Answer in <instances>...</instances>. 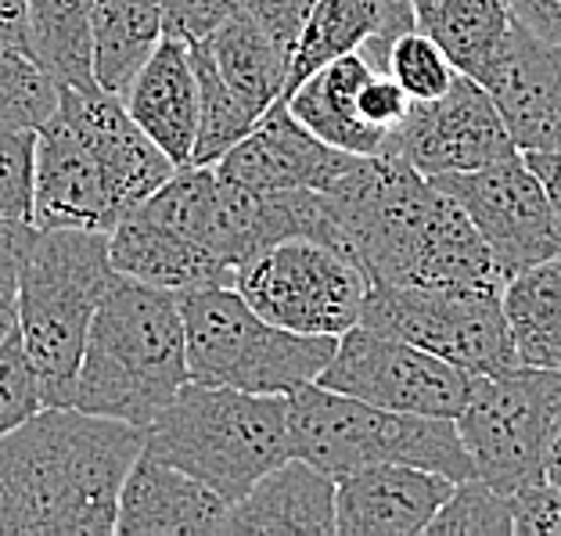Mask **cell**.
<instances>
[{
  "label": "cell",
  "mask_w": 561,
  "mask_h": 536,
  "mask_svg": "<svg viewBox=\"0 0 561 536\" xmlns=\"http://www.w3.org/2000/svg\"><path fill=\"white\" fill-rule=\"evenodd\" d=\"M454 421L476 476L512 497L543 479L547 451L561 425V372L518 364L482 375Z\"/></svg>",
  "instance_id": "8fae6325"
},
{
  "label": "cell",
  "mask_w": 561,
  "mask_h": 536,
  "mask_svg": "<svg viewBox=\"0 0 561 536\" xmlns=\"http://www.w3.org/2000/svg\"><path fill=\"white\" fill-rule=\"evenodd\" d=\"M33 130L0 126V216L33 224Z\"/></svg>",
  "instance_id": "d6a6232c"
},
{
  "label": "cell",
  "mask_w": 561,
  "mask_h": 536,
  "mask_svg": "<svg viewBox=\"0 0 561 536\" xmlns=\"http://www.w3.org/2000/svg\"><path fill=\"white\" fill-rule=\"evenodd\" d=\"M507 4L526 33L547 44H561V0H507Z\"/></svg>",
  "instance_id": "74e56055"
},
{
  "label": "cell",
  "mask_w": 561,
  "mask_h": 536,
  "mask_svg": "<svg viewBox=\"0 0 561 536\" xmlns=\"http://www.w3.org/2000/svg\"><path fill=\"white\" fill-rule=\"evenodd\" d=\"M522 156H526L529 170L540 176V184L547 191V198H551L554 216L561 224V148H554V151H522Z\"/></svg>",
  "instance_id": "60d3db41"
},
{
  "label": "cell",
  "mask_w": 561,
  "mask_h": 536,
  "mask_svg": "<svg viewBox=\"0 0 561 536\" xmlns=\"http://www.w3.org/2000/svg\"><path fill=\"white\" fill-rule=\"evenodd\" d=\"M504 317L518 364L561 372V256L507 277Z\"/></svg>",
  "instance_id": "484cf974"
},
{
  "label": "cell",
  "mask_w": 561,
  "mask_h": 536,
  "mask_svg": "<svg viewBox=\"0 0 561 536\" xmlns=\"http://www.w3.org/2000/svg\"><path fill=\"white\" fill-rule=\"evenodd\" d=\"M36 411H44L41 381H36L22 335L15 331L0 342V436L25 425Z\"/></svg>",
  "instance_id": "1f68e13d"
},
{
  "label": "cell",
  "mask_w": 561,
  "mask_h": 536,
  "mask_svg": "<svg viewBox=\"0 0 561 536\" xmlns=\"http://www.w3.org/2000/svg\"><path fill=\"white\" fill-rule=\"evenodd\" d=\"M356 159L350 151H339L313 137L291 116L288 101L280 98L256 119V126L227 151L216 166L224 181L256 187V191H328L346 176Z\"/></svg>",
  "instance_id": "9a60e30c"
},
{
  "label": "cell",
  "mask_w": 561,
  "mask_h": 536,
  "mask_svg": "<svg viewBox=\"0 0 561 536\" xmlns=\"http://www.w3.org/2000/svg\"><path fill=\"white\" fill-rule=\"evenodd\" d=\"M428 536H512V497L493 490L486 479L471 476L454 487L436 518L425 526Z\"/></svg>",
  "instance_id": "f546056e"
},
{
  "label": "cell",
  "mask_w": 561,
  "mask_h": 536,
  "mask_svg": "<svg viewBox=\"0 0 561 536\" xmlns=\"http://www.w3.org/2000/svg\"><path fill=\"white\" fill-rule=\"evenodd\" d=\"M238 4L241 0H162L165 33L181 36L187 44L206 41Z\"/></svg>",
  "instance_id": "e575fe53"
},
{
  "label": "cell",
  "mask_w": 561,
  "mask_h": 536,
  "mask_svg": "<svg viewBox=\"0 0 561 536\" xmlns=\"http://www.w3.org/2000/svg\"><path fill=\"white\" fill-rule=\"evenodd\" d=\"M0 47L30 55V0H0Z\"/></svg>",
  "instance_id": "ab89813d"
},
{
  "label": "cell",
  "mask_w": 561,
  "mask_h": 536,
  "mask_svg": "<svg viewBox=\"0 0 561 536\" xmlns=\"http://www.w3.org/2000/svg\"><path fill=\"white\" fill-rule=\"evenodd\" d=\"M112 277L108 231L36 227L19 266V335L44 407H72L87 335Z\"/></svg>",
  "instance_id": "5b68a950"
},
{
  "label": "cell",
  "mask_w": 561,
  "mask_h": 536,
  "mask_svg": "<svg viewBox=\"0 0 561 536\" xmlns=\"http://www.w3.org/2000/svg\"><path fill=\"white\" fill-rule=\"evenodd\" d=\"M288 451L331 476L367 465H414L461 482L476 476L454 418L407 414L306 381L288 392Z\"/></svg>",
  "instance_id": "52a82bcc"
},
{
  "label": "cell",
  "mask_w": 561,
  "mask_h": 536,
  "mask_svg": "<svg viewBox=\"0 0 561 536\" xmlns=\"http://www.w3.org/2000/svg\"><path fill=\"white\" fill-rule=\"evenodd\" d=\"M515 536H561V487L554 482H533L512 493Z\"/></svg>",
  "instance_id": "836d02e7"
},
{
  "label": "cell",
  "mask_w": 561,
  "mask_h": 536,
  "mask_svg": "<svg viewBox=\"0 0 561 536\" xmlns=\"http://www.w3.org/2000/svg\"><path fill=\"white\" fill-rule=\"evenodd\" d=\"M108 260L116 274L170 292L234 285L231 263H224L202 241L176 231L173 224H165L145 206H134L108 231Z\"/></svg>",
  "instance_id": "ffe728a7"
},
{
  "label": "cell",
  "mask_w": 561,
  "mask_h": 536,
  "mask_svg": "<svg viewBox=\"0 0 561 536\" xmlns=\"http://www.w3.org/2000/svg\"><path fill=\"white\" fill-rule=\"evenodd\" d=\"M389 76L403 87L411 101H432L454 83L457 66L428 33L411 30L392 41Z\"/></svg>",
  "instance_id": "4dcf8cb0"
},
{
  "label": "cell",
  "mask_w": 561,
  "mask_h": 536,
  "mask_svg": "<svg viewBox=\"0 0 561 536\" xmlns=\"http://www.w3.org/2000/svg\"><path fill=\"white\" fill-rule=\"evenodd\" d=\"M173 170L119 94L58 87V109L33 148V224L112 231Z\"/></svg>",
  "instance_id": "3957f363"
},
{
  "label": "cell",
  "mask_w": 561,
  "mask_h": 536,
  "mask_svg": "<svg viewBox=\"0 0 561 536\" xmlns=\"http://www.w3.org/2000/svg\"><path fill=\"white\" fill-rule=\"evenodd\" d=\"M145 429L116 418L44 407L0 436V533L108 536L119 490Z\"/></svg>",
  "instance_id": "7a4b0ae2"
},
{
  "label": "cell",
  "mask_w": 561,
  "mask_h": 536,
  "mask_svg": "<svg viewBox=\"0 0 561 536\" xmlns=\"http://www.w3.org/2000/svg\"><path fill=\"white\" fill-rule=\"evenodd\" d=\"M145 451L234 504L291 457L288 397L187 381L145 429Z\"/></svg>",
  "instance_id": "8992f818"
},
{
  "label": "cell",
  "mask_w": 561,
  "mask_h": 536,
  "mask_svg": "<svg viewBox=\"0 0 561 536\" xmlns=\"http://www.w3.org/2000/svg\"><path fill=\"white\" fill-rule=\"evenodd\" d=\"M231 501L209 490L187 471L140 451L119 490L116 536H165V533H224Z\"/></svg>",
  "instance_id": "ac0fdd59"
},
{
  "label": "cell",
  "mask_w": 561,
  "mask_h": 536,
  "mask_svg": "<svg viewBox=\"0 0 561 536\" xmlns=\"http://www.w3.org/2000/svg\"><path fill=\"white\" fill-rule=\"evenodd\" d=\"M414 22L471 80L486 83L515 33L507 0H411Z\"/></svg>",
  "instance_id": "d4e9b609"
},
{
  "label": "cell",
  "mask_w": 561,
  "mask_h": 536,
  "mask_svg": "<svg viewBox=\"0 0 561 536\" xmlns=\"http://www.w3.org/2000/svg\"><path fill=\"white\" fill-rule=\"evenodd\" d=\"M360 324L414 342L479 378L518 367L504 285H371Z\"/></svg>",
  "instance_id": "30bf717a"
},
{
  "label": "cell",
  "mask_w": 561,
  "mask_h": 536,
  "mask_svg": "<svg viewBox=\"0 0 561 536\" xmlns=\"http://www.w3.org/2000/svg\"><path fill=\"white\" fill-rule=\"evenodd\" d=\"M317 381L324 389L389 407V411L457 418L479 375L407 339L356 324L346 335H339V346Z\"/></svg>",
  "instance_id": "7c38bea8"
},
{
  "label": "cell",
  "mask_w": 561,
  "mask_h": 536,
  "mask_svg": "<svg viewBox=\"0 0 561 536\" xmlns=\"http://www.w3.org/2000/svg\"><path fill=\"white\" fill-rule=\"evenodd\" d=\"M260 22L274 33V41L296 55V44L306 30V19L317 8V0H249Z\"/></svg>",
  "instance_id": "8d00e7d4"
},
{
  "label": "cell",
  "mask_w": 561,
  "mask_h": 536,
  "mask_svg": "<svg viewBox=\"0 0 561 536\" xmlns=\"http://www.w3.org/2000/svg\"><path fill=\"white\" fill-rule=\"evenodd\" d=\"M30 58L58 87H101L94 76V0H30Z\"/></svg>",
  "instance_id": "4316f807"
},
{
  "label": "cell",
  "mask_w": 561,
  "mask_h": 536,
  "mask_svg": "<svg viewBox=\"0 0 561 536\" xmlns=\"http://www.w3.org/2000/svg\"><path fill=\"white\" fill-rule=\"evenodd\" d=\"M58 109V83L15 47H0V126L41 130Z\"/></svg>",
  "instance_id": "f1b7e54d"
},
{
  "label": "cell",
  "mask_w": 561,
  "mask_h": 536,
  "mask_svg": "<svg viewBox=\"0 0 561 536\" xmlns=\"http://www.w3.org/2000/svg\"><path fill=\"white\" fill-rule=\"evenodd\" d=\"M356 109H360L364 123H371L375 130L389 137L407 119V112H411V98H407V91L389 72H371L367 83L360 87Z\"/></svg>",
  "instance_id": "d590c367"
},
{
  "label": "cell",
  "mask_w": 561,
  "mask_h": 536,
  "mask_svg": "<svg viewBox=\"0 0 561 536\" xmlns=\"http://www.w3.org/2000/svg\"><path fill=\"white\" fill-rule=\"evenodd\" d=\"M328 198L371 285H507L468 213L397 151L360 156Z\"/></svg>",
  "instance_id": "6da1fadb"
},
{
  "label": "cell",
  "mask_w": 561,
  "mask_h": 536,
  "mask_svg": "<svg viewBox=\"0 0 561 536\" xmlns=\"http://www.w3.org/2000/svg\"><path fill=\"white\" fill-rule=\"evenodd\" d=\"M162 36V0H94L98 83L112 94H123Z\"/></svg>",
  "instance_id": "83f0119b"
},
{
  "label": "cell",
  "mask_w": 561,
  "mask_h": 536,
  "mask_svg": "<svg viewBox=\"0 0 561 536\" xmlns=\"http://www.w3.org/2000/svg\"><path fill=\"white\" fill-rule=\"evenodd\" d=\"M119 98L173 166L191 162L198 140V76L187 41L165 33Z\"/></svg>",
  "instance_id": "d6986e66"
},
{
  "label": "cell",
  "mask_w": 561,
  "mask_h": 536,
  "mask_svg": "<svg viewBox=\"0 0 561 536\" xmlns=\"http://www.w3.org/2000/svg\"><path fill=\"white\" fill-rule=\"evenodd\" d=\"M543 479H547V482H554V487H561V425H558L554 440H551V451H547Z\"/></svg>",
  "instance_id": "7bdbcfd3"
},
{
  "label": "cell",
  "mask_w": 561,
  "mask_h": 536,
  "mask_svg": "<svg viewBox=\"0 0 561 536\" xmlns=\"http://www.w3.org/2000/svg\"><path fill=\"white\" fill-rule=\"evenodd\" d=\"M386 151H397L425 176L471 173L515 156L493 94L457 69L454 83L432 101H411L407 119L389 134Z\"/></svg>",
  "instance_id": "5bb4252c"
},
{
  "label": "cell",
  "mask_w": 561,
  "mask_h": 536,
  "mask_svg": "<svg viewBox=\"0 0 561 536\" xmlns=\"http://www.w3.org/2000/svg\"><path fill=\"white\" fill-rule=\"evenodd\" d=\"M482 87L518 151L561 148V44H547L515 22L512 44Z\"/></svg>",
  "instance_id": "e0dca14e"
},
{
  "label": "cell",
  "mask_w": 561,
  "mask_h": 536,
  "mask_svg": "<svg viewBox=\"0 0 561 536\" xmlns=\"http://www.w3.org/2000/svg\"><path fill=\"white\" fill-rule=\"evenodd\" d=\"M187 372L202 386L288 397L324 372L339 339L299 335L266 321L234 285L181 292Z\"/></svg>",
  "instance_id": "ba28073f"
},
{
  "label": "cell",
  "mask_w": 561,
  "mask_h": 536,
  "mask_svg": "<svg viewBox=\"0 0 561 536\" xmlns=\"http://www.w3.org/2000/svg\"><path fill=\"white\" fill-rule=\"evenodd\" d=\"M187 381L181 292L116 274L87 335L72 407L148 429Z\"/></svg>",
  "instance_id": "277c9868"
},
{
  "label": "cell",
  "mask_w": 561,
  "mask_h": 536,
  "mask_svg": "<svg viewBox=\"0 0 561 536\" xmlns=\"http://www.w3.org/2000/svg\"><path fill=\"white\" fill-rule=\"evenodd\" d=\"M19 331V274L0 271V342Z\"/></svg>",
  "instance_id": "b9f144b4"
},
{
  "label": "cell",
  "mask_w": 561,
  "mask_h": 536,
  "mask_svg": "<svg viewBox=\"0 0 561 536\" xmlns=\"http://www.w3.org/2000/svg\"><path fill=\"white\" fill-rule=\"evenodd\" d=\"M457 482L432 468L367 465L339 476L335 533L339 536H414L443 508Z\"/></svg>",
  "instance_id": "2e32d148"
},
{
  "label": "cell",
  "mask_w": 561,
  "mask_h": 536,
  "mask_svg": "<svg viewBox=\"0 0 561 536\" xmlns=\"http://www.w3.org/2000/svg\"><path fill=\"white\" fill-rule=\"evenodd\" d=\"M36 238V224L30 220H11V216H0V271H15L25 260Z\"/></svg>",
  "instance_id": "f35d334b"
},
{
  "label": "cell",
  "mask_w": 561,
  "mask_h": 536,
  "mask_svg": "<svg viewBox=\"0 0 561 536\" xmlns=\"http://www.w3.org/2000/svg\"><path fill=\"white\" fill-rule=\"evenodd\" d=\"M432 181L468 213L507 277L540 260L561 256V224L522 151L482 170L446 173Z\"/></svg>",
  "instance_id": "4fadbf2b"
},
{
  "label": "cell",
  "mask_w": 561,
  "mask_h": 536,
  "mask_svg": "<svg viewBox=\"0 0 561 536\" xmlns=\"http://www.w3.org/2000/svg\"><path fill=\"white\" fill-rule=\"evenodd\" d=\"M371 72L378 69L367 66V58L356 50L324 61L321 69H313L288 91L285 101L291 116L331 148L350 151V156H378V151H386L389 137L375 130L371 123H364L360 109H356L360 87Z\"/></svg>",
  "instance_id": "cb8c5ba5"
},
{
  "label": "cell",
  "mask_w": 561,
  "mask_h": 536,
  "mask_svg": "<svg viewBox=\"0 0 561 536\" xmlns=\"http://www.w3.org/2000/svg\"><path fill=\"white\" fill-rule=\"evenodd\" d=\"M202 44H206L227 91L252 119H260L274 101L288 98L291 50L274 41V33L260 22L249 0H241Z\"/></svg>",
  "instance_id": "603a6c76"
},
{
  "label": "cell",
  "mask_w": 561,
  "mask_h": 536,
  "mask_svg": "<svg viewBox=\"0 0 561 536\" xmlns=\"http://www.w3.org/2000/svg\"><path fill=\"white\" fill-rule=\"evenodd\" d=\"M335 487L331 471L302 457H288L227 508L224 533L249 536H331L335 533Z\"/></svg>",
  "instance_id": "7402d4cb"
},
{
  "label": "cell",
  "mask_w": 561,
  "mask_h": 536,
  "mask_svg": "<svg viewBox=\"0 0 561 536\" xmlns=\"http://www.w3.org/2000/svg\"><path fill=\"white\" fill-rule=\"evenodd\" d=\"M411 30H417L411 0H317L291 55L288 91L324 61L350 50L364 55L371 69L389 72L392 41Z\"/></svg>",
  "instance_id": "44dd1931"
},
{
  "label": "cell",
  "mask_w": 561,
  "mask_h": 536,
  "mask_svg": "<svg viewBox=\"0 0 561 536\" xmlns=\"http://www.w3.org/2000/svg\"><path fill=\"white\" fill-rule=\"evenodd\" d=\"M234 288L266 321L299 335H346L360 324L371 277L350 249L288 238L234 271Z\"/></svg>",
  "instance_id": "9c48e42d"
}]
</instances>
